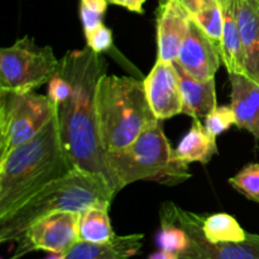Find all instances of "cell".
Returning <instances> with one entry per match:
<instances>
[{"mask_svg": "<svg viewBox=\"0 0 259 259\" xmlns=\"http://www.w3.org/2000/svg\"><path fill=\"white\" fill-rule=\"evenodd\" d=\"M57 71L71 85L67 100L57 105L63 148L76 168L103 175L110 184L95 109L96 86L106 73V61L90 47L68 51L60 60Z\"/></svg>", "mask_w": 259, "mask_h": 259, "instance_id": "1", "label": "cell"}, {"mask_svg": "<svg viewBox=\"0 0 259 259\" xmlns=\"http://www.w3.org/2000/svg\"><path fill=\"white\" fill-rule=\"evenodd\" d=\"M73 168L61 141L56 111L39 133L0 157V219Z\"/></svg>", "mask_w": 259, "mask_h": 259, "instance_id": "2", "label": "cell"}, {"mask_svg": "<svg viewBox=\"0 0 259 259\" xmlns=\"http://www.w3.org/2000/svg\"><path fill=\"white\" fill-rule=\"evenodd\" d=\"M115 197L108 180L99 174L73 168L33 195L22 206L0 219V242H17L37 220L55 212L82 214L100 202Z\"/></svg>", "mask_w": 259, "mask_h": 259, "instance_id": "3", "label": "cell"}, {"mask_svg": "<svg viewBox=\"0 0 259 259\" xmlns=\"http://www.w3.org/2000/svg\"><path fill=\"white\" fill-rule=\"evenodd\" d=\"M95 109L105 152L126 148L159 120L149 105L143 81L128 76H101L96 86Z\"/></svg>", "mask_w": 259, "mask_h": 259, "instance_id": "4", "label": "cell"}, {"mask_svg": "<svg viewBox=\"0 0 259 259\" xmlns=\"http://www.w3.org/2000/svg\"><path fill=\"white\" fill-rule=\"evenodd\" d=\"M114 194L137 181L176 185L191 177L189 166L176 158L162 120L146 129L131 146L105 153Z\"/></svg>", "mask_w": 259, "mask_h": 259, "instance_id": "5", "label": "cell"}, {"mask_svg": "<svg viewBox=\"0 0 259 259\" xmlns=\"http://www.w3.org/2000/svg\"><path fill=\"white\" fill-rule=\"evenodd\" d=\"M57 106L34 91L0 90V157L39 133Z\"/></svg>", "mask_w": 259, "mask_h": 259, "instance_id": "6", "label": "cell"}, {"mask_svg": "<svg viewBox=\"0 0 259 259\" xmlns=\"http://www.w3.org/2000/svg\"><path fill=\"white\" fill-rule=\"evenodd\" d=\"M60 60L50 46H38L30 37L19 38L0 50V90L34 91L57 72Z\"/></svg>", "mask_w": 259, "mask_h": 259, "instance_id": "7", "label": "cell"}, {"mask_svg": "<svg viewBox=\"0 0 259 259\" xmlns=\"http://www.w3.org/2000/svg\"><path fill=\"white\" fill-rule=\"evenodd\" d=\"M205 217L181 209L174 202L163 204L161 218L176 223L189 237V244L180 253L179 259H259L258 234L248 233L239 243H212L202 230Z\"/></svg>", "mask_w": 259, "mask_h": 259, "instance_id": "8", "label": "cell"}, {"mask_svg": "<svg viewBox=\"0 0 259 259\" xmlns=\"http://www.w3.org/2000/svg\"><path fill=\"white\" fill-rule=\"evenodd\" d=\"M78 220L76 212H55L33 223L17 239L14 257L18 259L33 250L65 254L78 242Z\"/></svg>", "mask_w": 259, "mask_h": 259, "instance_id": "9", "label": "cell"}, {"mask_svg": "<svg viewBox=\"0 0 259 259\" xmlns=\"http://www.w3.org/2000/svg\"><path fill=\"white\" fill-rule=\"evenodd\" d=\"M143 83L148 103L157 119L163 121L182 114L184 98L179 72L174 63L157 60Z\"/></svg>", "mask_w": 259, "mask_h": 259, "instance_id": "10", "label": "cell"}, {"mask_svg": "<svg viewBox=\"0 0 259 259\" xmlns=\"http://www.w3.org/2000/svg\"><path fill=\"white\" fill-rule=\"evenodd\" d=\"M191 19V12L180 0H159L156 12L157 60L172 63L177 60Z\"/></svg>", "mask_w": 259, "mask_h": 259, "instance_id": "11", "label": "cell"}, {"mask_svg": "<svg viewBox=\"0 0 259 259\" xmlns=\"http://www.w3.org/2000/svg\"><path fill=\"white\" fill-rule=\"evenodd\" d=\"M220 61L222 58L215 46L196 22L191 19L189 32L175 62L192 77L206 81L215 78Z\"/></svg>", "mask_w": 259, "mask_h": 259, "instance_id": "12", "label": "cell"}, {"mask_svg": "<svg viewBox=\"0 0 259 259\" xmlns=\"http://www.w3.org/2000/svg\"><path fill=\"white\" fill-rule=\"evenodd\" d=\"M244 50V76L259 85V0H234Z\"/></svg>", "mask_w": 259, "mask_h": 259, "instance_id": "13", "label": "cell"}, {"mask_svg": "<svg viewBox=\"0 0 259 259\" xmlns=\"http://www.w3.org/2000/svg\"><path fill=\"white\" fill-rule=\"evenodd\" d=\"M235 125L259 139V85L247 76L229 73Z\"/></svg>", "mask_w": 259, "mask_h": 259, "instance_id": "14", "label": "cell"}, {"mask_svg": "<svg viewBox=\"0 0 259 259\" xmlns=\"http://www.w3.org/2000/svg\"><path fill=\"white\" fill-rule=\"evenodd\" d=\"M143 239V234H128L116 235L105 243L78 240L63 254V259H128L141 250Z\"/></svg>", "mask_w": 259, "mask_h": 259, "instance_id": "15", "label": "cell"}, {"mask_svg": "<svg viewBox=\"0 0 259 259\" xmlns=\"http://www.w3.org/2000/svg\"><path fill=\"white\" fill-rule=\"evenodd\" d=\"M176 66L180 76L182 98H184V111L182 114L191 116L194 119L206 118L218 106L217 90H215V78L201 81L192 77L185 72L181 66Z\"/></svg>", "mask_w": 259, "mask_h": 259, "instance_id": "16", "label": "cell"}, {"mask_svg": "<svg viewBox=\"0 0 259 259\" xmlns=\"http://www.w3.org/2000/svg\"><path fill=\"white\" fill-rule=\"evenodd\" d=\"M222 5L224 14V30L220 57L228 73L244 75V50L235 13V3L234 0H222Z\"/></svg>", "mask_w": 259, "mask_h": 259, "instance_id": "17", "label": "cell"}, {"mask_svg": "<svg viewBox=\"0 0 259 259\" xmlns=\"http://www.w3.org/2000/svg\"><path fill=\"white\" fill-rule=\"evenodd\" d=\"M218 153L217 138L210 136L200 119H194L191 128L175 149L176 158L182 163H207Z\"/></svg>", "mask_w": 259, "mask_h": 259, "instance_id": "18", "label": "cell"}, {"mask_svg": "<svg viewBox=\"0 0 259 259\" xmlns=\"http://www.w3.org/2000/svg\"><path fill=\"white\" fill-rule=\"evenodd\" d=\"M111 202H100L86 209L78 220V239L90 243H105L115 238L109 209Z\"/></svg>", "mask_w": 259, "mask_h": 259, "instance_id": "19", "label": "cell"}, {"mask_svg": "<svg viewBox=\"0 0 259 259\" xmlns=\"http://www.w3.org/2000/svg\"><path fill=\"white\" fill-rule=\"evenodd\" d=\"M202 230L212 243H239L248 235L234 217L224 212L205 217Z\"/></svg>", "mask_w": 259, "mask_h": 259, "instance_id": "20", "label": "cell"}, {"mask_svg": "<svg viewBox=\"0 0 259 259\" xmlns=\"http://www.w3.org/2000/svg\"><path fill=\"white\" fill-rule=\"evenodd\" d=\"M192 19L209 37L219 55H222L223 30H224V14H223L222 0L205 5L202 9L197 10L196 13L192 14Z\"/></svg>", "mask_w": 259, "mask_h": 259, "instance_id": "21", "label": "cell"}, {"mask_svg": "<svg viewBox=\"0 0 259 259\" xmlns=\"http://www.w3.org/2000/svg\"><path fill=\"white\" fill-rule=\"evenodd\" d=\"M157 243L162 250H167L179 255L182 250L186 249L189 244V237L186 232L176 223L161 218V230L157 235Z\"/></svg>", "mask_w": 259, "mask_h": 259, "instance_id": "22", "label": "cell"}, {"mask_svg": "<svg viewBox=\"0 0 259 259\" xmlns=\"http://www.w3.org/2000/svg\"><path fill=\"white\" fill-rule=\"evenodd\" d=\"M230 186L259 204V163L245 164L235 176L229 179Z\"/></svg>", "mask_w": 259, "mask_h": 259, "instance_id": "23", "label": "cell"}, {"mask_svg": "<svg viewBox=\"0 0 259 259\" xmlns=\"http://www.w3.org/2000/svg\"><path fill=\"white\" fill-rule=\"evenodd\" d=\"M235 124V113L230 106H217L209 115L205 118V129L210 136L217 138L223 132L228 131Z\"/></svg>", "mask_w": 259, "mask_h": 259, "instance_id": "24", "label": "cell"}, {"mask_svg": "<svg viewBox=\"0 0 259 259\" xmlns=\"http://www.w3.org/2000/svg\"><path fill=\"white\" fill-rule=\"evenodd\" d=\"M86 42L88 47H90L94 52L103 55L104 52L113 47V33L105 25H100L95 30L86 33Z\"/></svg>", "mask_w": 259, "mask_h": 259, "instance_id": "25", "label": "cell"}, {"mask_svg": "<svg viewBox=\"0 0 259 259\" xmlns=\"http://www.w3.org/2000/svg\"><path fill=\"white\" fill-rule=\"evenodd\" d=\"M71 94V85L60 72H56L55 76L48 82V98L56 106L67 100Z\"/></svg>", "mask_w": 259, "mask_h": 259, "instance_id": "26", "label": "cell"}, {"mask_svg": "<svg viewBox=\"0 0 259 259\" xmlns=\"http://www.w3.org/2000/svg\"><path fill=\"white\" fill-rule=\"evenodd\" d=\"M109 0H80V9L89 10L96 14L104 15L108 8Z\"/></svg>", "mask_w": 259, "mask_h": 259, "instance_id": "27", "label": "cell"}, {"mask_svg": "<svg viewBox=\"0 0 259 259\" xmlns=\"http://www.w3.org/2000/svg\"><path fill=\"white\" fill-rule=\"evenodd\" d=\"M146 2L147 0H109L110 4L119 5V7L128 9L129 12L138 13V14H143L144 13L143 5Z\"/></svg>", "mask_w": 259, "mask_h": 259, "instance_id": "28", "label": "cell"}, {"mask_svg": "<svg viewBox=\"0 0 259 259\" xmlns=\"http://www.w3.org/2000/svg\"><path fill=\"white\" fill-rule=\"evenodd\" d=\"M180 2L191 12V14H194L197 10L202 9L205 5L210 4L212 2H219V0H180Z\"/></svg>", "mask_w": 259, "mask_h": 259, "instance_id": "29", "label": "cell"}, {"mask_svg": "<svg viewBox=\"0 0 259 259\" xmlns=\"http://www.w3.org/2000/svg\"><path fill=\"white\" fill-rule=\"evenodd\" d=\"M148 259H179V255L175 254V253L167 252V250L159 249L158 252L149 255Z\"/></svg>", "mask_w": 259, "mask_h": 259, "instance_id": "30", "label": "cell"}, {"mask_svg": "<svg viewBox=\"0 0 259 259\" xmlns=\"http://www.w3.org/2000/svg\"><path fill=\"white\" fill-rule=\"evenodd\" d=\"M45 259H63V254H60V253H50V255H47Z\"/></svg>", "mask_w": 259, "mask_h": 259, "instance_id": "31", "label": "cell"}]
</instances>
